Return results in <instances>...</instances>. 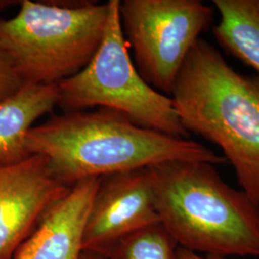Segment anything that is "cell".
<instances>
[{
  "label": "cell",
  "mask_w": 259,
  "mask_h": 259,
  "mask_svg": "<svg viewBox=\"0 0 259 259\" xmlns=\"http://www.w3.org/2000/svg\"><path fill=\"white\" fill-rule=\"evenodd\" d=\"M26 148L31 156L46 157L53 175L70 187L87 178L171 160L228 163L201 143L140 127L104 108L51 116L28 132Z\"/></svg>",
  "instance_id": "6da1fadb"
},
{
  "label": "cell",
  "mask_w": 259,
  "mask_h": 259,
  "mask_svg": "<svg viewBox=\"0 0 259 259\" xmlns=\"http://www.w3.org/2000/svg\"><path fill=\"white\" fill-rule=\"evenodd\" d=\"M169 97L187 133L221 149L242 190L259 204V75L235 70L200 38Z\"/></svg>",
  "instance_id": "7a4b0ae2"
},
{
  "label": "cell",
  "mask_w": 259,
  "mask_h": 259,
  "mask_svg": "<svg viewBox=\"0 0 259 259\" xmlns=\"http://www.w3.org/2000/svg\"><path fill=\"white\" fill-rule=\"evenodd\" d=\"M147 168L159 223L181 248L211 258L259 257V204L213 164L171 160Z\"/></svg>",
  "instance_id": "3957f363"
},
{
  "label": "cell",
  "mask_w": 259,
  "mask_h": 259,
  "mask_svg": "<svg viewBox=\"0 0 259 259\" xmlns=\"http://www.w3.org/2000/svg\"><path fill=\"white\" fill-rule=\"evenodd\" d=\"M109 3L20 2L0 19V54L25 84H58L90 64L101 44Z\"/></svg>",
  "instance_id": "277c9868"
},
{
  "label": "cell",
  "mask_w": 259,
  "mask_h": 259,
  "mask_svg": "<svg viewBox=\"0 0 259 259\" xmlns=\"http://www.w3.org/2000/svg\"><path fill=\"white\" fill-rule=\"evenodd\" d=\"M101 44L90 64L58 83L59 103L65 111L99 106L120 112L138 126L186 139L169 96L146 83L136 67L121 26L120 0H110Z\"/></svg>",
  "instance_id": "5b68a950"
},
{
  "label": "cell",
  "mask_w": 259,
  "mask_h": 259,
  "mask_svg": "<svg viewBox=\"0 0 259 259\" xmlns=\"http://www.w3.org/2000/svg\"><path fill=\"white\" fill-rule=\"evenodd\" d=\"M119 13L139 74L170 96L189 52L212 25V8L200 0H124Z\"/></svg>",
  "instance_id": "8992f818"
},
{
  "label": "cell",
  "mask_w": 259,
  "mask_h": 259,
  "mask_svg": "<svg viewBox=\"0 0 259 259\" xmlns=\"http://www.w3.org/2000/svg\"><path fill=\"white\" fill-rule=\"evenodd\" d=\"M157 223L148 168L101 177L85 224L83 250L103 255L123 237Z\"/></svg>",
  "instance_id": "52a82bcc"
},
{
  "label": "cell",
  "mask_w": 259,
  "mask_h": 259,
  "mask_svg": "<svg viewBox=\"0 0 259 259\" xmlns=\"http://www.w3.org/2000/svg\"><path fill=\"white\" fill-rule=\"evenodd\" d=\"M70 188L53 175L40 155L0 164V259L13 258L47 210Z\"/></svg>",
  "instance_id": "ba28073f"
},
{
  "label": "cell",
  "mask_w": 259,
  "mask_h": 259,
  "mask_svg": "<svg viewBox=\"0 0 259 259\" xmlns=\"http://www.w3.org/2000/svg\"><path fill=\"white\" fill-rule=\"evenodd\" d=\"M101 177L83 179L42 216L12 259H81L85 224Z\"/></svg>",
  "instance_id": "9c48e42d"
},
{
  "label": "cell",
  "mask_w": 259,
  "mask_h": 259,
  "mask_svg": "<svg viewBox=\"0 0 259 259\" xmlns=\"http://www.w3.org/2000/svg\"><path fill=\"white\" fill-rule=\"evenodd\" d=\"M58 103V84H24L0 102V164H13L31 157L26 148L28 132Z\"/></svg>",
  "instance_id": "30bf717a"
},
{
  "label": "cell",
  "mask_w": 259,
  "mask_h": 259,
  "mask_svg": "<svg viewBox=\"0 0 259 259\" xmlns=\"http://www.w3.org/2000/svg\"><path fill=\"white\" fill-rule=\"evenodd\" d=\"M220 20L212 27L220 47L259 75V0H213Z\"/></svg>",
  "instance_id": "8fae6325"
},
{
  "label": "cell",
  "mask_w": 259,
  "mask_h": 259,
  "mask_svg": "<svg viewBox=\"0 0 259 259\" xmlns=\"http://www.w3.org/2000/svg\"><path fill=\"white\" fill-rule=\"evenodd\" d=\"M178 243L157 223L123 237L103 254L107 259H178Z\"/></svg>",
  "instance_id": "7c38bea8"
},
{
  "label": "cell",
  "mask_w": 259,
  "mask_h": 259,
  "mask_svg": "<svg viewBox=\"0 0 259 259\" xmlns=\"http://www.w3.org/2000/svg\"><path fill=\"white\" fill-rule=\"evenodd\" d=\"M24 84L9 63L0 54V102L18 93Z\"/></svg>",
  "instance_id": "4fadbf2b"
},
{
  "label": "cell",
  "mask_w": 259,
  "mask_h": 259,
  "mask_svg": "<svg viewBox=\"0 0 259 259\" xmlns=\"http://www.w3.org/2000/svg\"><path fill=\"white\" fill-rule=\"evenodd\" d=\"M178 259H217V258H204L198 254L197 252L192 251V250L184 249V248H179L178 250Z\"/></svg>",
  "instance_id": "5bb4252c"
},
{
  "label": "cell",
  "mask_w": 259,
  "mask_h": 259,
  "mask_svg": "<svg viewBox=\"0 0 259 259\" xmlns=\"http://www.w3.org/2000/svg\"><path fill=\"white\" fill-rule=\"evenodd\" d=\"M81 259H107L104 257L101 254L93 252V251H89V250H83V254Z\"/></svg>",
  "instance_id": "9a60e30c"
},
{
  "label": "cell",
  "mask_w": 259,
  "mask_h": 259,
  "mask_svg": "<svg viewBox=\"0 0 259 259\" xmlns=\"http://www.w3.org/2000/svg\"><path fill=\"white\" fill-rule=\"evenodd\" d=\"M14 3H19L18 1H6V0H0V10L5 9L9 6L14 5Z\"/></svg>",
  "instance_id": "2e32d148"
}]
</instances>
